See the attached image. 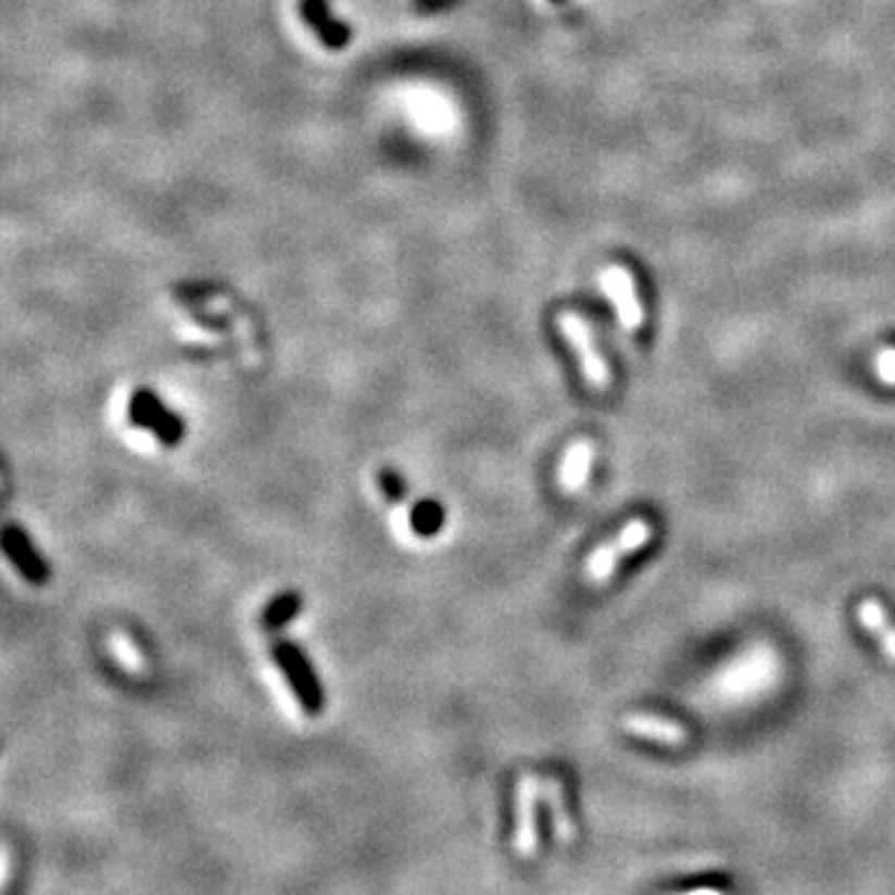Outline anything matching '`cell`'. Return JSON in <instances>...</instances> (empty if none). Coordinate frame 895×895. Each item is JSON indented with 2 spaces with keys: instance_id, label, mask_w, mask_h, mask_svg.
Instances as JSON below:
<instances>
[{
  "instance_id": "obj_1",
  "label": "cell",
  "mask_w": 895,
  "mask_h": 895,
  "mask_svg": "<svg viewBox=\"0 0 895 895\" xmlns=\"http://www.w3.org/2000/svg\"><path fill=\"white\" fill-rule=\"evenodd\" d=\"M650 538L652 525L644 518H632L613 540H607L605 545H600L595 553L590 555L588 565H584V578H588L590 584H595V588L607 584L617 572V567L625 563V557L642 550L650 542Z\"/></svg>"
},
{
  "instance_id": "obj_2",
  "label": "cell",
  "mask_w": 895,
  "mask_h": 895,
  "mask_svg": "<svg viewBox=\"0 0 895 895\" xmlns=\"http://www.w3.org/2000/svg\"><path fill=\"white\" fill-rule=\"evenodd\" d=\"M557 326L567 339V343L572 346L575 354H578L582 376H584V381H588L590 389L597 391V393L607 391L609 383H613V374H609L607 361L602 358V354H600L592 326L575 312L559 314Z\"/></svg>"
},
{
  "instance_id": "obj_3",
  "label": "cell",
  "mask_w": 895,
  "mask_h": 895,
  "mask_svg": "<svg viewBox=\"0 0 895 895\" xmlns=\"http://www.w3.org/2000/svg\"><path fill=\"white\" fill-rule=\"evenodd\" d=\"M542 796V779L535 773H522L515 783V839L513 846L518 856L532 858L538 854V802Z\"/></svg>"
},
{
  "instance_id": "obj_4",
  "label": "cell",
  "mask_w": 895,
  "mask_h": 895,
  "mask_svg": "<svg viewBox=\"0 0 895 895\" xmlns=\"http://www.w3.org/2000/svg\"><path fill=\"white\" fill-rule=\"evenodd\" d=\"M277 665L283 669V675H287L291 690L297 692L301 707H304L308 714H316L324 709V692H322V684L316 682L314 677V669L308 665L304 652L294 644H279L277 650Z\"/></svg>"
},
{
  "instance_id": "obj_5",
  "label": "cell",
  "mask_w": 895,
  "mask_h": 895,
  "mask_svg": "<svg viewBox=\"0 0 895 895\" xmlns=\"http://www.w3.org/2000/svg\"><path fill=\"white\" fill-rule=\"evenodd\" d=\"M600 287L605 291L607 299L613 301L619 324L625 331H636L644 324V312L634 289V277L625 266H607L600 274Z\"/></svg>"
},
{
  "instance_id": "obj_6",
  "label": "cell",
  "mask_w": 895,
  "mask_h": 895,
  "mask_svg": "<svg viewBox=\"0 0 895 895\" xmlns=\"http://www.w3.org/2000/svg\"><path fill=\"white\" fill-rule=\"evenodd\" d=\"M622 729L640 739H647V742L665 744V746H684L686 742H690V731L679 724V721L657 717V714H647V711L625 714Z\"/></svg>"
},
{
  "instance_id": "obj_7",
  "label": "cell",
  "mask_w": 895,
  "mask_h": 895,
  "mask_svg": "<svg viewBox=\"0 0 895 895\" xmlns=\"http://www.w3.org/2000/svg\"><path fill=\"white\" fill-rule=\"evenodd\" d=\"M130 418L137 426L157 430L165 443H177V438L182 436V424H179L172 413H167L165 406H162L150 391L135 393V399L130 403Z\"/></svg>"
},
{
  "instance_id": "obj_8",
  "label": "cell",
  "mask_w": 895,
  "mask_h": 895,
  "mask_svg": "<svg viewBox=\"0 0 895 895\" xmlns=\"http://www.w3.org/2000/svg\"><path fill=\"white\" fill-rule=\"evenodd\" d=\"M3 550L5 555L11 557V563L18 567L23 572V578L33 582V584H42L48 582V565L42 563V557L38 555V550L33 547V542L28 540V535L21 528H5V535H3Z\"/></svg>"
},
{
  "instance_id": "obj_9",
  "label": "cell",
  "mask_w": 895,
  "mask_h": 895,
  "mask_svg": "<svg viewBox=\"0 0 895 895\" xmlns=\"http://www.w3.org/2000/svg\"><path fill=\"white\" fill-rule=\"evenodd\" d=\"M592 463H595V445H592V441H584V438L582 441H575L567 448L563 466H559V488L570 495L580 493L588 486Z\"/></svg>"
},
{
  "instance_id": "obj_10",
  "label": "cell",
  "mask_w": 895,
  "mask_h": 895,
  "mask_svg": "<svg viewBox=\"0 0 895 895\" xmlns=\"http://www.w3.org/2000/svg\"><path fill=\"white\" fill-rule=\"evenodd\" d=\"M542 798H545V804L550 808V821H553L555 841L559 843V846H570L575 836H578V829H575L572 816L570 811H567L563 781H559L555 773H550V777L542 779Z\"/></svg>"
},
{
  "instance_id": "obj_11",
  "label": "cell",
  "mask_w": 895,
  "mask_h": 895,
  "mask_svg": "<svg viewBox=\"0 0 895 895\" xmlns=\"http://www.w3.org/2000/svg\"><path fill=\"white\" fill-rule=\"evenodd\" d=\"M858 622L864 625L866 632H871L878 644H881L885 657L895 661V625L891 622L885 607L875 597H868L858 605Z\"/></svg>"
},
{
  "instance_id": "obj_12",
  "label": "cell",
  "mask_w": 895,
  "mask_h": 895,
  "mask_svg": "<svg viewBox=\"0 0 895 895\" xmlns=\"http://www.w3.org/2000/svg\"><path fill=\"white\" fill-rule=\"evenodd\" d=\"M301 11H304V18L308 21V25L322 36L324 46L329 48H343L349 42V28L346 25H341L339 21H333L329 15V8H326L324 0H304V5H301Z\"/></svg>"
},
{
  "instance_id": "obj_13",
  "label": "cell",
  "mask_w": 895,
  "mask_h": 895,
  "mask_svg": "<svg viewBox=\"0 0 895 895\" xmlns=\"http://www.w3.org/2000/svg\"><path fill=\"white\" fill-rule=\"evenodd\" d=\"M299 609H301V597L299 595H291V592H289V595H281V597L274 600L269 607H266L264 627H266V630H279V627H283L297 617Z\"/></svg>"
},
{
  "instance_id": "obj_14",
  "label": "cell",
  "mask_w": 895,
  "mask_h": 895,
  "mask_svg": "<svg viewBox=\"0 0 895 895\" xmlns=\"http://www.w3.org/2000/svg\"><path fill=\"white\" fill-rule=\"evenodd\" d=\"M411 525L418 535H433V532L443 528V507L433 501L418 503L413 507Z\"/></svg>"
},
{
  "instance_id": "obj_15",
  "label": "cell",
  "mask_w": 895,
  "mask_h": 895,
  "mask_svg": "<svg viewBox=\"0 0 895 895\" xmlns=\"http://www.w3.org/2000/svg\"><path fill=\"white\" fill-rule=\"evenodd\" d=\"M110 647H112V652H115L119 665H123L127 671H140L142 669V654L137 652V647L130 642V636L115 632L110 636Z\"/></svg>"
},
{
  "instance_id": "obj_16",
  "label": "cell",
  "mask_w": 895,
  "mask_h": 895,
  "mask_svg": "<svg viewBox=\"0 0 895 895\" xmlns=\"http://www.w3.org/2000/svg\"><path fill=\"white\" fill-rule=\"evenodd\" d=\"M875 374L881 378V383L895 386V349H883L881 354L875 356Z\"/></svg>"
},
{
  "instance_id": "obj_17",
  "label": "cell",
  "mask_w": 895,
  "mask_h": 895,
  "mask_svg": "<svg viewBox=\"0 0 895 895\" xmlns=\"http://www.w3.org/2000/svg\"><path fill=\"white\" fill-rule=\"evenodd\" d=\"M381 488H383V493L389 495V501L393 503H401L403 497H406V486H403V480L391 470L381 472Z\"/></svg>"
}]
</instances>
